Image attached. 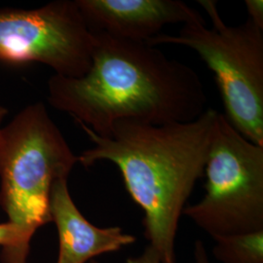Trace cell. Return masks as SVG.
I'll use <instances>...</instances> for the list:
<instances>
[{"mask_svg":"<svg viewBox=\"0 0 263 263\" xmlns=\"http://www.w3.org/2000/svg\"><path fill=\"white\" fill-rule=\"evenodd\" d=\"M92 63L84 76L54 74L48 102L107 137L118 120L152 125L186 123L207 110L208 98L197 72L158 48L93 30Z\"/></svg>","mask_w":263,"mask_h":263,"instance_id":"cell-1","label":"cell"},{"mask_svg":"<svg viewBox=\"0 0 263 263\" xmlns=\"http://www.w3.org/2000/svg\"><path fill=\"white\" fill-rule=\"evenodd\" d=\"M218 111L208 108L186 123L152 125L118 120L107 137L78 123L94 146L78 156L85 168L109 161L141 207L144 235L161 263H177L179 219L193 188L204 176Z\"/></svg>","mask_w":263,"mask_h":263,"instance_id":"cell-2","label":"cell"},{"mask_svg":"<svg viewBox=\"0 0 263 263\" xmlns=\"http://www.w3.org/2000/svg\"><path fill=\"white\" fill-rule=\"evenodd\" d=\"M78 163L43 103L22 109L0 133V206L19 240L1 263H28L30 241L52 222L50 197L58 179Z\"/></svg>","mask_w":263,"mask_h":263,"instance_id":"cell-3","label":"cell"},{"mask_svg":"<svg viewBox=\"0 0 263 263\" xmlns=\"http://www.w3.org/2000/svg\"><path fill=\"white\" fill-rule=\"evenodd\" d=\"M198 3L207 12L212 28L200 16L184 24L177 35L160 33L145 43L193 49L215 73L228 122L247 140L263 146V28L250 19L237 27L227 26L216 1Z\"/></svg>","mask_w":263,"mask_h":263,"instance_id":"cell-4","label":"cell"},{"mask_svg":"<svg viewBox=\"0 0 263 263\" xmlns=\"http://www.w3.org/2000/svg\"><path fill=\"white\" fill-rule=\"evenodd\" d=\"M205 194L183 215L213 239L263 231V146L218 112L205 167Z\"/></svg>","mask_w":263,"mask_h":263,"instance_id":"cell-5","label":"cell"},{"mask_svg":"<svg viewBox=\"0 0 263 263\" xmlns=\"http://www.w3.org/2000/svg\"><path fill=\"white\" fill-rule=\"evenodd\" d=\"M93 30L76 0L35 9H0V62L40 63L57 76H84L92 63Z\"/></svg>","mask_w":263,"mask_h":263,"instance_id":"cell-6","label":"cell"},{"mask_svg":"<svg viewBox=\"0 0 263 263\" xmlns=\"http://www.w3.org/2000/svg\"><path fill=\"white\" fill-rule=\"evenodd\" d=\"M92 30L146 42L163 27L186 24L202 16L180 0H76Z\"/></svg>","mask_w":263,"mask_h":263,"instance_id":"cell-7","label":"cell"},{"mask_svg":"<svg viewBox=\"0 0 263 263\" xmlns=\"http://www.w3.org/2000/svg\"><path fill=\"white\" fill-rule=\"evenodd\" d=\"M50 212L59 235L57 263L90 262L99 255L118 252L137 241L121 227L102 228L86 219L69 193L67 179L55 181Z\"/></svg>","mask_w":263,"mask_h":263,"instance_id":"cell-8","label":"cell"},{"mask_svg":"<svg viewBox=\"0 0 263 263\" xmlns=\"http://www.w3.org/2000/svg\"><path fill=\"white\" fill-rule=\"evenodd\" d=\"M214 256L222 263H263V231L214 239Z\"/></svg>","mask_w":263,"mask_h":263,"instance_id":"cell-9","label":"cell"},{"mask_svg":"<svg viewBox=\"0 0 263 263\" xmlns=\"http://www.w3.org/2000/svg\"><path fill=\"white\" fill-rule=\"evenodd\" d=\"M19 240L18 229L9 221L0 223V247H2L1 257H4L15 249Z\"/></svg>","mask_w":263,"mask_h":263,"instance_id":"cell-10","label":"cell"},{"mask_svg":"<svg viewBox=\"0 0 263 263\" xmlns=\"http://www.w3.org/2000/svg\"><path fill=\"white\" fill-rule=\"evenodd\" d=\"M245 5L249 14V19L254 24L263 28V1L262 0H246Z\"/></svg>","mask_w":263,"mask_h":263,"instance_id":"cell-11","label":"cell"},{"mask_svg":"<svg viewBox=\"0 0 263 263\" xmlns=\"http://www.w3.org/2000/svg\"><path fill=\"white\" fill-rule=\"evenodd\" d=\"M125 263H161L155 251L148 246L140 255L129 257Z\"/></svg>","mask_w":263,"mask_h":263,"instance_id":"cell-12","label":"cell"},{"mask_svg":"<svg viewBox=\"0 0 263 263\" xmlns=\"http://www.w3.org/2000/svg\"><path fill=\"white\" fill-rule=\"evenodd\" d=\"M194 263H210L207 249L200 240H197L194 245Z\"/></svg>","mask_w":263,"mask_h":263,"instance_id":"cell-13","label":"cell"},{"mask_svg":"<svg viewBox=\"0 0 263 263\" xmlns=\"http://www.w3.org/2000/svg\"><path fill=\"white\" fill-rule=\"evenodd\" d=\"M7 112H8L7 109L3 105L0 104V133H1L2 127H3V120L5 119Z\"/></svg>","mask_w":263,"mask_h":263,"instance_id":"cell-14","label":"cell"},{"mask_svg":"<svg viewBox=\"0 0 263 263\" xmlns=\"http://www.w3.org/2000/svg\"><path fill=\"white\" fill-rule=\"evenodd\" d=\"M89 263H99L98 261H96V260H92V261H90Z\"/></svg>","mask_w":263,"mask_h":263,"instance_id":"cell-15","label":"cell"}]
</instances>
